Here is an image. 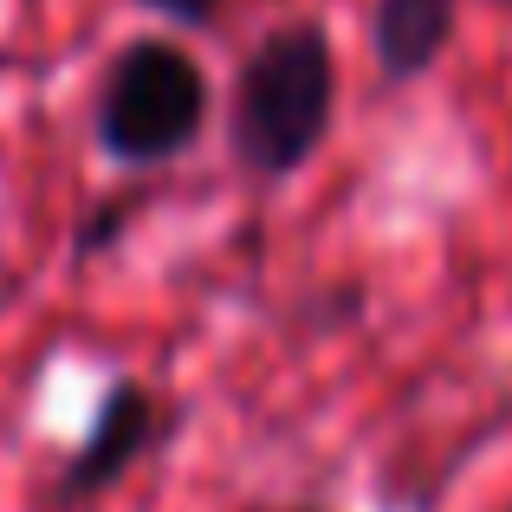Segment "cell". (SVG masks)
I'll list each match as a JSON object with an SVG mask.
<instances>
[{"instance_id": "cell-5", "label": "cell", "mask_w": 512, "mask_h": 512, "mask_svg": "<svg viewBox=\"0 0 512 512\" xmlns=\"http://www.w3.org/2000/svg\"><path fill=\"white\" fill-rule=\"evenodd\" d=\"M130 7H143L163 26H182V33H208V26H221L227 0H130Z\"/></svg>"}, {"instance_id": "cell-4", "label": "cell", "mask_w": 512, "mask_h": 512, "mask_svg": "<svg viewBox=\"0 0 512 512\" xmlns=\"http://www.w3.org/2000/svg\"><path fill=\"white\" fill-rule=\"evenodd\" d=\"M461 26V0H376L370 7V59L383 85H415L435 72Z\"/></svg>"}, {"instance_id": "cell-6", "label": "cell", "mask_w": 512, "mask_h": 512, "mask_svg": "<svg viewBox=\"0 0 512 512\" xmlns=\"http://www.w3.org/2000/svg\"><path fill=\"white\" fill-rule=\"evenodd\" d=\"M286 512H325V506H286Z\"/></svg>"}, {"instance_id": "cell-7", "label": "cell", "mask_w": 512, "mask_h": 512, "mask_svg": "<svg viewBox=\"0 0 512 512\" xmlns=\"http://www.w3.org/2000/svg\"><path fill=\"white\" fill-rule=\"evenodd\" d=\"M506 7H512V0H506Z\"/></svg>"}, {"instance_id": "cell-2", "label": "cell", "mask_w": 512, "mask_h": 512, "mask_svg": "<svg viewBox=\"0 0 512 512\" xmlns=\"http://www.w3.org/2000/svg\"><path fill=\"white\" fill-rule=\"evenodd\" d=\"M208 130V72L175 39H124L98 78L91 137L117 169H163Z\"/></svg>"}, {"instance_id": "cell-1", "label": "cell", "mask_w": 512, "mask_h": 512, "mask_svg": "<svg viewBox=\"0 0 512 512\" xmlns=\"http://www.w3.org/2000/svg\"><path fill=\"white\" fill-rule=\"evenodd\" d=\"M338 117V46L325 20H286L240 59L227 98V150L260 182H292Z\"/></svg>"}, {"instance_id": "cell-3", "label": "cell", "mask_w": 512, "mask_h": 512, "mask_svg": "<svg viewBox=\"0 0 512 512\" xmlns=\"http://www.w3.org/2000/svg\"><path fill=\"white\" fill-rule=\"evenodd\" d=\"M175 422H182V409H175L169 396H156L137 376H111L98 409H91V422H85V435H78V448L65 454V467L52 474L46 500L65 506V512L104 500V493L124 487V480L175 435Z\"/></svg>"}]
</instances>
